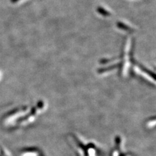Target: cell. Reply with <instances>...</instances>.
<instances>
[{
  "instance_id": "1",
  "label": "cell",
  "mask_w": 156,
  "mask_h": 156,
  "mask_svg": "<svg viewBox=\"0 0 156 156\" xmlns=\"http://www.w3.org/2000/svg\"><path fill=\"white\" fill-rule=\"evenodd\" d=\"M11 2H12V3H16V2H18L19 0H11Z\"/></svg>"
}]
</instances>
